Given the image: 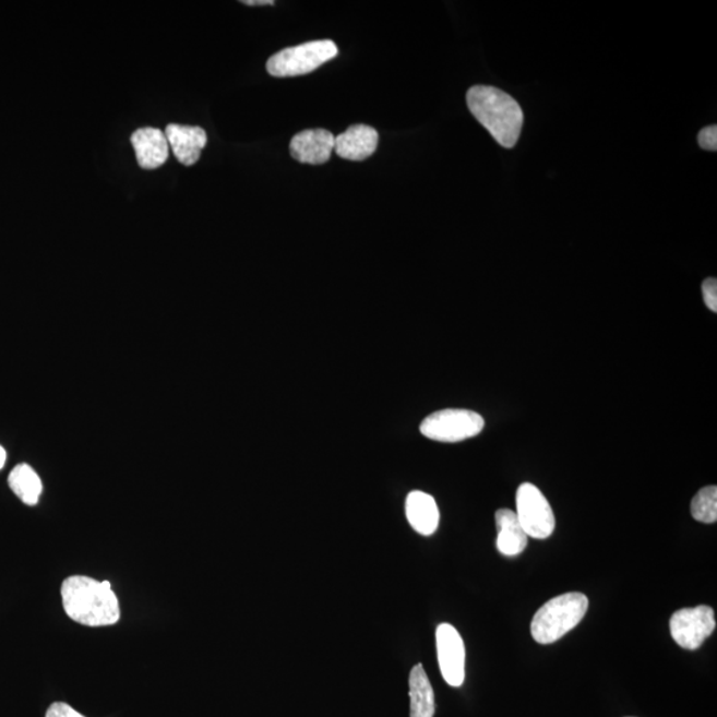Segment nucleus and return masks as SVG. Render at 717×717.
I'll return each mask as SVG.
<instances>
[{"instance_id": "1", "label": "nucleus", "mask_w": 717, "mask_h": 717, "mask_svg": "<svg viewBox=\"0 0 717 717\" xmlns=\"http://www.w3.org/2000/svg\"><path fill=\"white\" fill-rule=\"evenodd\" d=\"M61 600L65 614L83 626H112L119 622V599L108 581L73 575L61 585Z\"/></svg>"}, {"instance_id": "2", "label": "nucleus", "mask_w": 717, "mask_h": 717, "mask_svg": "<svg viewBox=\"0 0 717 717\" xmlns=\"http://www.w3.org/2000/svg\"><path fill=\"white\" fill-rule=\"evenodd\" d=\"M471 115L504 148L517 144L524 126L519 104L506 92L488 85H476L467 94Z\"/></svg>"}, {"instance_id": "3", "label": "nucleus", "mask_w": 717, "mask_h": 717, "mask_svg": "<svg viewBox=\"0 0 717 717\" xmlns=\"http://www.w3.org/2000/svg\"><path fill=\"white\" fill-rule=\"evenodd\" d=\"M588 599L582 593H566L550 599L536 612L530 624L531 636L539 645L560 641L585 618Z\"/></svg>"}, {"instance_id": "4", "label": "nucleus", "mask_w": 717, "mask_h": 717, "mask_svg": "<svg viewBox=\"0 0 717 717\" xmlns=\"http://www.w3.org/2000/svg\"><path fill=\"white\" fill-rule=\"evenodd\" d=\"M338 53V47L333 40L309 41L273 55L266 69L274 77L306 75L333 60Z\"/></svg>"}, {"instance_id": "5", "label": "nucleus", "mask_w": 717, "mask_h": 717, "mask_svg": "<svg viewBox=\"0 0 717 717\" xmlns=\"http://www.w3.org/2000/svg\"><path fill=\"white\" fill-rule=\"evenodd\" d=\"M486 420L469 409H441L429 415L420 425L422 437L440 443H458L480 434Z\"/></svg>"}, {"instance_id": "6", "label": "nucleus", "mask_w": 717, "mask_h": 717, "mask_svg": "<svg viewBox=\"0 0 717 717\" xmlns=\"http://www.w3.org/2000/svg\"><path fill=\"white\" fill-rule=\"evenodd\" d=\"M517 517L526 536L547 539L555 529V517L549 501L536 486L521 483L517 490Z\"/></svg>"}, {"instance_id": "7", "label": "nucleus", "mask_w": 717, "mask_h": 717, "mask_svg": "<svg viewBox=\"0 0 717 717\" xmlns=\"http://www.w3.org/2000/svg\"><path fill=\"white\" fill-rule=\"evenodd\" d=\"M715 629V611L704 605L673 612L670 621L672 640L678 646L691 652L702 647Z\"/></svg>"}, {"instance_id": "8", "label": "nucleus", "mask_w": 717, "mask_h": 717, "mask_svg": "<svg viewBox=\"0 0 717 717\" xmlns=\"http://www.w3.org/2000/svg\"><path fill=\"white\" fill-rule=\"evenodd\" d=\"M438 660L441 676L451 688H462L465 680V646L462 635L450 623L437 630Z\"/></svg>"}, {"instance_id": "9", "label": "nucleus", "mask_w": 717, "mask_h": 717, "mask_svg": "<svg viewBox=\"0 0 717 717\" xmlns=\"http://www.w3.org/2000/svg\"><path fill=\"white\" fill-rule=\"evenodd\" d=\"M335 136L326 130L303 131L292 138L290 152L302 164L322 165L334 152Z\"/></svg>"}, {"instance_id": "10", "label": "nucleus", "mask_w": 717, "mask_h": 717, "mask_svg": "<svg viewBox=\"0 0 717 717\" xmlns=\"http://www.w3.org/2000/svg\"><path fill=\"white\" fill-rule=\"evenodd\" d=\"M169 148L186 167L199 162L202 150L207 144V134L200 127L169 124L165 130Z\"/></svg>"}, {"instance_id": "11", "label": "nucleus", "mask_w": 717, "mask_h": 717, "mask_svg": "<svg viewBox=\"0 0 717 717\" xmlns=\"http://www.w3.org/2000/svg\"><path fill=\"white\" fill-rule=\"evenodd\" d=\"M378 144V132L372 127L358 124L335 138L334 152L349 162H363L375 153Z\"/></svg>"}, {"instance_id": "12", "label": "nucleus", "mask_w": 717, "mask_h": 717, "mask_svg": "<svg viewBox=\"0 0 717 717\" xmlns=\"http://www.w3.org/2000/svg\"><path fill=\"white\" fill-rule=\"evenodd\" d=\"M131 143L141 168L157 169L168 162L170 150L168 139L157 128H143L134 132Z\"/></svg>"}, {"instance_id": "13", "label": "nucleus", "mask_w": 717, "mask_h": 717, "mask_svg": "<svg viewBox=\"0 0 717 717\" xmlns=\"http://www.w3.org/2000/svg\"><path fill=\"white\" fill-rule=\"evenodd\" d=\"M406 514L410 526L421 536H432L439 528L440 513L431 494L415 490L408 494Z\"/></svg>"}, {"instance_id": "14", "label": "nucleus", "mask_w": 717, "mask_h": 717, "mask_svg": "<svg viewBox=\"0 0 717 717\" xmlns=\"http://www.w3.org/2000/svg\"><path fill=\"white\" fill-rule=\"evenodd\" d=\"M498 525V549L501 554L516 557L528 547V536L521 526L516 512L511 509H500L495 512Z\"/></svg>"}, {"instance_id": "15", "label": "nucleus", "mask_w": 717, "mask_h": 717, "mask_svg": "<svg viewBox=\"0 0 717 717\" xmlns=\"http://www.w3.org/2000/svg\"><path fill=\"white\" fill-rule=\"evenodd\" d=\"M410 717H433L437 710L434 692L422 665H416L409 673Z\"/></svg>"}, {"instance_id": "16", "label": "nucleus", "mask_w": 717, "mask_h": 717, "mask_svg": "<svg viewBox=\"0 0 717 717\" xmlns=\"http://www.w3.org/2000/svg\"><path fill=\"white\" fill-rule=\"evenodd\" d=\"M9 486L24 504H38L43 486L38 474L27 464L17 465L9 476Z\"/></svg>"}, {"instance_id": "17", "label": "nucleus", "mask_w": 717, "mask_h": 717, "mask_svg": "<svg viewBox=\"0 0 717 717\" xmlns=\"http://www.w3.org/2000/svg\"><path fill=\"white\" fill-rule=\"evenodd\" d=\"M691 514L698 523L715 524L717 521V488L709 486L698 490L691 502Z\"/></svg>"}, {"instance_id": "18", "label": "nucleus", "mask_w": 717, "mask_h": 717, "mask_svg": "<svg viewBox=\"0 0 717 717\" xmlns=\"http://www.w3.org/2000/svg\"><path fill=\"white\" fill-rule=\"evenodd\" d=\"M697 143L701 148L715 152L717 150V127L709 126L698 132Z\"/></svg>"}, {"instance_id": "19", "label": "nucleus", "mask_w": 717, "mask_h": 717, "mask_svg": "<svg viewBox=\"0 0 717 717\" xmlns=\"http://www.w3.org/2000/svg\"><path fill=\"white\" fill-rule=\"evenodd\" d=\"M704 302L710 311L717 312V280L708 278L703 282L702 286Z\"/></svg>"}, {"instance_id": "20", "label": "nucleus", "mask_w": 717, "mask_h": 717, "mask_svg": "<svg viewBox=\"0 0 717 717\" xmlns=\"http://www.w3.org/2000/svg\"><path fill=\"white\" fill-rule=\"evenodd\" d=\"M46 717H85L77 710L73 709L69 704L65 703H53L50 708L47 709Z\"/></svg>"}, {"instance_id": "21", "label": "nucleus", "mask_w": 717, "mask_h": 717, "mask_svg": "<svg viewBox=\"0 0 717 717\" xmlns=\"http://www.w3.org/2000/svg\"><path fill=\"white\" fill-rule=\"evenodd\" d=\"M243 4L247 5H274L273 0H243Z\"/></svg>"}, {"instance_id": "22", "label": "nucleus", "mask_w": 717, "mask_h": 717, "mask_svg": "<svg viewBox=\"0 0 717 717\" xmlns=\"http://www.w3.org/2000/svg\"><path fill=\"white\" fill-rule=\"evenodd\" d=\"M5 459H8V453H5L2 445H0V469L4 467Z\"/></svg>"}]
</instances>
